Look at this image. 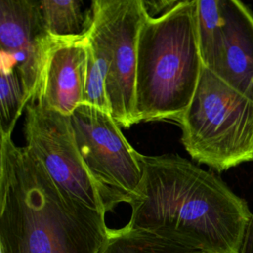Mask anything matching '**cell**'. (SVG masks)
<instances>
[{"instance_id": "obj_1", "label": "cell", "mask_w": 253, "mask_h": 253, "mask_svg": "<svg viewBox=\"0 0 253 253\" xmlns=\"http://www.w3.org/2000/svg\"><path fill=\"white\" fill-rule=\"evenodd\" d=\"M142 179L126 226L206 253H237L252 211L212 172L178 154H140Z\"/></svg>"}, {"instance_id": "obj_2", "label": "cell", "mask_w": 253, "mask_h": 253, "mask_svg": "<svg viewBox=\"0 0 253 253\" xmlns=\"http://www.w3.org/2000/svg\"><path fill=\"white\" fill-rule=\"evenodd\" d=\"M105 214L64 196L11 135L0 141L1 253H99Z\"/></svg>"}, {"instance_id": "obj_3", "label": "cell", "mask_w": 253, "mask_h": 253, "mask_svg": "<svg viewBox=\"0 0 253 253\" xmlns=\"http://www.w3.org/2000/svg\"><path fill=\"white\" fill-rule=\"evenodd\" d=\"M198 0H181L157 18L145 16L137 43V123H179L196 92L203 62L197 33Z\"/></svg>"}, {"instance_id": "obj_4", "label": "cell", "mask_w": 253, "mask_h": 253, "mask_svg": "<svg viewBox=\"0 0 253 253\" xmlns=\"http://www.w3.org/2000/svg\"><path fill=\"white\" fill-rule=\"evenodd\" d=\"M178 124L185 149L199 163L220 172L253 161V101L204 65Z\"/></svg>"}, {"instance_id": "obj_5", "label": "cell", "mask_w": 253, "mask_h": 253, "mask_svg": "<svg viewBox=\"0 0 253 253\" xmlns=\"http://www.w3.org/2000/svg\"><path fill=\"white\" fill-rule=\"evenodd\" d=\"M69 117L79 152L100 191L106 212L120 203L129 204L143 175L140 153L110 113L82 104Z\"/></svg>"}, {"instance_id": "obj_6", "label": "cell", "mask_w": 253, "mask_h": 253, "mask_svg": "<svg viewBox=\"0 0 253 253\" xmlns=\"http://www.w3.org/2000/svg\"><path fill=\"white\" fill-rule=\"evenodd\" d=\"M25 145L67 198L106 214L100 191L79 152L70 117L37 102L26 107Z\"/></svg>"}, {"instance_id": "obj_7", "label": "cell", "mask_w": 253, "mask_h": 253, "mask_svg": "<svg viewBox=\"0 0 253 253\" xmlns=\"http://www.w3.org/2000/svg\"><path fill=\"white\" fill-rule=\"evenodd\" d=\"M91 8L102 22L111 48V65L106 81L111 115L121 126L129 127L137 123V43L146 14L141 0H94Z\"/></svg>"}, {"instance_id": "obj_8", "label": "cell", "mask_w": 253, "mask_h": 253, "mask_svg": "<svg viewBox=\"0 0 253 253\" xmlns=\"http://www.w3.org/2000/svg\"><path fill=\"white\" fill-rule=\"evenodd\" d=\"M53 41L43 27L39 0H0L1 65L18 72L30 102Z\"/></svg>"}, {"instance_id": "obj_9", "label": "cell", "mask_w": 253, "mask_h": 253, "mask_svg": "<svg viewBox=\"0 0 253 253\" xmlns=\"http://www.w3.org/2000/svg\"><path fill=\"white\" fill-rule=\"evenodd\" d=\"M201 58L204 66L253 101V15L242 2L224 0L221 29Z\"/></svg>"}, {"instance_id": "obj_10", "label": "cell", "mask_w": 253, "mask_h": 253, "mask_svg": "<svg viewBox=\"0 0 253 253\" xmlns=\"http://www.w3.org/2000/svg\"><path fill=\"white\" fill-rule=\"evenodd\" d=\"M53 41L32 102L70 116L85 103L87 42Z\"/></svg>"}, {"instance_id": "obj_11", "label": "cell", "mask_w": 253, "mask_h": 253, "mask_svg": "<svg viewBox=\"0 0 253 253\" xmlns=\"http://www.w3.org/2000/svg\"><path fill=\"white\" fill-rule=\"evenodd\" d=\"M93 23L87 36L85 103L111 114L106 81L111 65V48L102 22L92 10Z\"/></svg>"}, {"instance_id": "obj_12", "label": "cell", "mask_w": 253, "mask_h": 253, "mask_svg": "<svg viewBox=\"0 0 253 253\" xmlns=\"http://www.w3.org/2000/svg\"><path fill=\"white\" fill-rule=\"evenodd\" d=\"M40 9L45 32L54 41H80L91 30L92 8L84 10L81 1L42 0Z\"/></svg>"}, {"instance_id": "obj_13", "label": "cell", "mask_w": 253, "mask_h": 253, "mask_svg": "<svg viewBox=\"0 0 253 253\" xmlns=\"http://www.w3.org/2000/svg\"><path fill=\"white\" fill-rule=\"evenodd\" d=\"M99 253H206L205 251L159 236L152 232L131 229L126 225L109 229Z\"/></svg>"}, {"instance_id": "obj_14", "label": "cell", "mask_w": 253, "mask_h": 253, "mask_svg": "<svg viewBox=\"0 0 253 253\" xmlns=\"http://www.w3.org/2000/svg\"><path fill=\"white\" fill-rule=\"evenodd\" d=\"M30 100L18 72L6 65L0 67V133L11 135L16 123Z\"/></svg>"}, {"instance_id": "obj_15", "label": "cell", "mask_w": 253, "mask_h": 253, "mask_svg": "<svg viewBox=\"0 0 253 253\" xmlns=\"http://www.w3.org/2000/svg\"><path fill=\"white\" fill-rule=\"evenodd\" d=\"M181 0H141L145 14L149 18H157L176 7Z\"/></svg>"}, {"instance_id": "obj_16", "label": "cell", "mask_w": 253, "mask_h": 253, "mask_svg": "<svg viewBox=\"0 0 253 253\" xmlns=\"http://www.w3.org/2000/svg\"><path fill=\"white\" fill-rule=\"evenodd\" d=\"M237 253H253V211Z\"/></svg>"}]
</instances>
